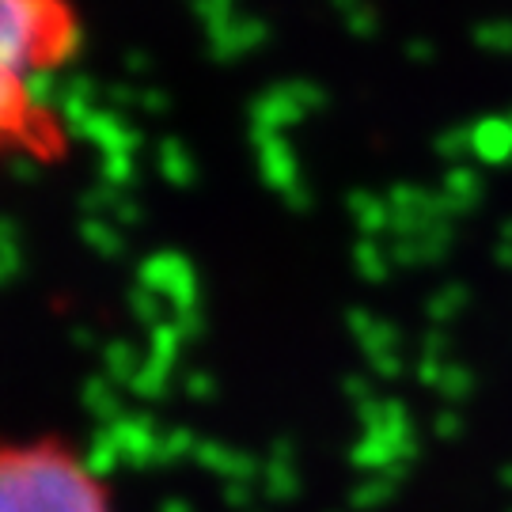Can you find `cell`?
Instances as JSON below:
<instances>
[{
	"mask_svg": "<svg viewBox=\"0 0 512 512\" xmlns=\"http://www.w3.org/2000/svg\"><path fill=\"white\" fill-rule=\"evenodd\" d=\"M84 46L73 0H0V156L61 160L69 129L46 99V76Z\"/></svg>",
	"mask_w": 512,
	"mask_h": 512,
	"instance_id": "cell-1",
	"label": "cell"
},
{
	"mask_svg": "<svg viewBox=\"0 0 512 512\" xmlns=\"http://www.w3.org/2000/svg\"><path fill=\"white\" fill-rule=\"evenodd\" d=\"M0 512H103L99 490L54 452L0 456Z\"/></svg>",
	"mask_w": 512,
	"mask_h": 512,
	"instance_id": "cell-2",
	"label": "cell"
}]
</instances>
